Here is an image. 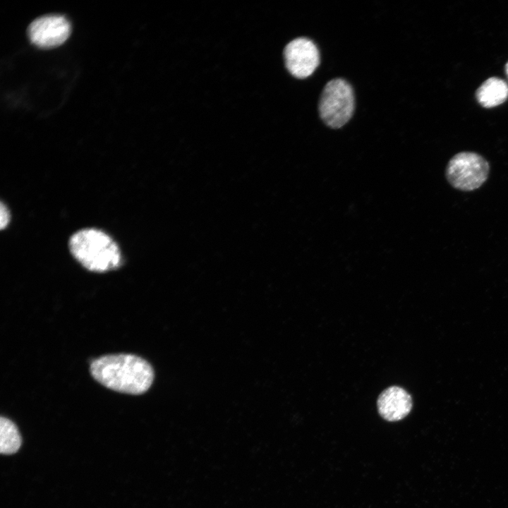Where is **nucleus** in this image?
Instances as JSON below:
<instances>
[{"instance_id": "1", "label": "nucleus", "mask_w": 508, "mask_h": 508, "mask_svg": "<svg viewBox=\"0 0 508 508\" xmlns=\"http://www.w3.org/2000/svg\"><path fill=\"white\" fill-rule=\"evenodd\" d=\"M92 376L106 387L121 393L140 394L151 386L154 371L145 359L133 354L99 357L90 364Z\"/></svg>"}, {"instance_id": "2", "label": "nucleus", "mask_w": 508, "mask_h": 508, "mask_svg": "<svg viewBox=\"0 0 508 508\" xmlns=\"http://www.w3.org/2000/svg\"><path fill=\"white\" fill-rule=\"evenodd\" d=\"M73 258L85 269L104 272L117 269L121 253L117 243L103 231L85 228L74 233L68 241Z\"/></svg>"}, {"instance_id": "3", "label": "nucleus", "mask_w": 508, "mask_h": 508, "mask_svg": "<svg viewBox=\"0 0 508 508\" xmlns=\"http://www.w3.org/2000/svg\"><path fill=\"white\" fill-rule=\"evenodd\" d=\"M355 107L354 93L344 79L329 80L324 87L320 101V118L329 127L339 128L351 118Z\"/></svg>"}, {"instance_id": "4", "label": "nucleus", "mask_w": 508, "mask_h": 508, "mask_svg": "<svg viewBox=\"0 0 508 508\" xmlns=\"http://www.w3.org/2000/svg\"><path fill=\"white\" fill-rule=\"evenodd\" d=\"M489 172V163L483 157L476 152H461L449 161L445 176L454 188L472 191L486 181Z\"/></svg>"}, {"instance_id": "5", "label": "nucleus", "mask_w": 508, "mask_h": 508, "mask_svg": "<svg viewBox=\"0 0 508 508\" xmlns=\"http://www.w3.org/2000/svg\"><path fill=\"white\" fill-rule=\"evenodd\" d=\"M71 25L64 16L50 14L39 17L28 26V35L34 45L51 49L62 44L70 36Z\"/></svg>"}, {"instance_id": "6", "label": "nucleus", "mask_w": 508, "mask_h": 508, "mask_svg": "<svg viewBox=\"0 0 508 508\" xmlns=\"http://www.w3.org/2000/svg\"><path fill=\"white\" fill-rule=\"evenodd\" d=\"M285 65L289 72L297 78L310 76L320 64V52L316 44L306 37H298L285 47Z\"/></svg>"}, {"instance_id": "7", "label": "nucleus", "mask_w": 508, "mask_h": 508, "mask_svg": "<svg viewBox=\"0 0 508 508\" xmlns=\"http://www.w3.org/2000/svg\"><path fill=\"white\" fill-rule=\"evenodd\" d=\"M380 415L388 421H398L405 418L412 408L410 394L403 388L392 386L385 389L377 401Z\"/></svg>"}, {"instance_id": "8", "label": "nucleus", "mask_w": 508, "mask_h": 508, "mask_svg": "<svg viewBox=\"0 0 508 508\" xmlns=\"http://www.w3.org/2000/svg\"><path fill=\"white\" fill-rule=\"evenodd\" d=\"M476 96L478 102L484 107L498 106L508 97V85L501 78H490L478 88Z\"/></svg>"}, {"instance_id": "9", "label": "nucleus", "mask_w": 508, "mask_h": 508, "mask_svg": "<svg viewBox=\"0 0 508 508\" xmlns=\"http://www.w3.org/2000/svg\"><path fill=\"white\" fill-rule=\"evenodd\" d=\"M22 440L17 426L5 417L0 418V452L2 454L16 453L21 445Z\"/></svg>"}, {"instance_id": "10", "label": "nucleus", "mask_w": 508, "mask_h": 508, "mask_svg": "<svg viewBox=\"0 0 508 508\" xmlns=\"http://www.w3.org/2000/svg\"><path fill=\"white\" fill-rule=\"evenodd\" d=\"M0 227L1 229L6 228L10 221V212L7 207L1 202L0 205Z\"/></svg>"}, {"instance_id": "11", "label": "nucleus", "mask_w": 508, "mask_h": 508, "mask_svg": "<svg viewBox=\"0 0 508 508\" xmlns=\"http://www.w3.org/2000/svg\"><path fill=\"white\" fill-rule=\"evenodd\" d=\"M505 71H506L507 75L508 77V62L507 63V64L505 66Z\"/></svg>"}]
</instances>
